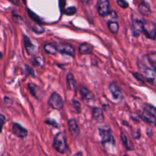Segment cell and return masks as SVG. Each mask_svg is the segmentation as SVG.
Returning <instances> with one entry per match:
<instances>
[{"mask_svg": "<svg viewBox=\"0 0 156 156\" xmlns=\"http://www.w3.org/2000/svg\"><path fill=\"white\" fill-rule=\"evenodd\" d=\"M140 74L147 82L156 85V66L150 60L148 56H144L137 62Z\"/></svg>", "mask_w": 156, "mask_h": 156, "instance_id": "6da1fadb", "label": "cell"}, {"mask_svg": "<svg viewBox=\"0 0 156 156\" xmlns=\"http://www.w3.org/2000/svg\"><path fill=\"white\" fill-rule=\"evenodd\" d=\"M53 147L59 153L64 154L68 149L66 136L64 132H59L53 139Z\"/></svg>", "mask_w": 156, "mask_h": 156, "instance_id": "7a4b0ae2", "label": "cell"}, {"mask_svg": "<svg viewBox=\"0 0 156 156\" xmlns=\"http://www.w3.org/2000/svg\"><path fill=\"white\" fill-rule=\"evenodd\" d=\"M143 33L148 38L155 40L156 37V24L151 21H146L143 24Z\"/></svg>", "mask_w": 156, "mask_h": 156, "instance_id": "3957f363", "label": "cell"}, {"mask_svg": "<svg viewBox=\"0 0 156 156\" xmlns=\"http://www.w3.org/2000/svg\"><path fill=\"white\" fill-rule=\"evenodd\" d=\"M48 104L53 109L61 110L63 108V101L58 93L54 92L51 94L48 101Z\"/></svg>", "mask_w": 156, "mask_h": 156, "instance_id": "277c9868", "label": "cell"}, {"mask_svg": "<svg viewBox=\"0 0 156 156\" xmlns=\"http://www.w3.org/2000/svg\"><path fill=\"white\" fill-rule=\"evenodd\" d=\"M100 135L101 136V143L102 144L106 146V145L109 144L111 146H114L115 144V140H114V137H113L112 134H111V131L109 129H100Z\"/></svg>", "mask_w": 156, "mask_h": 156, "instance_id": "5b68a950", "label": "cell"}, {"mask_svg": "<svg viewBox=\"0 0 156 156\" xmlns=\"http://www.w3.org/2000/svg\"><path fill=\"white\" fill-rule=\"evenodd\" d=\"M98 12L102 17H105L110 14V2L108 0H98Z\"/></svg>", "mask_w": 156, "mask_h": 156, "instance_id": "8992f818", "label": "cell"}, {"mask_svg": "<svg viewBox=\"0 0 156 156\" xmlns=\"http://www.w3.org/2000/svg\"><path fill=\"white\" fill-rule=\"evenodd\" d=\"M58 52L62 54H66L70 56H75V49L69 44H60L57 47Z\"/></svg>", "mask_w": 156, "mask_h": 156, "instance_id": "52a82bcc", "label": "cell"}, {"mask_svg": "<svg viewBox=\"0 0 156 156\" xmlns=\"http://www.w3.org/2000/svg\"><path fill=\"white\" fill-rule=\"evenodd\" d=\"M12 133H13L14 135L19 137V138H25V137L27 136V129L17 123H13V126H12Z\"/></svg>", "mask_w": 156, "mask_h": 156, "instance_id": "ba28073f", "label": "cell"}, {"mask_svg": "<svg viewBox=\"0 0 156 156\" xmlns=\"http://www.w3.org/2000/svg\"><path fill=\"white\" fill-rule=\"evenodd\" d=\"M109 89L111 91V94H112L113 98H114L115 100H120L122 98V91L121 88L118 86L116 83L114 82H111L109 85Z\"/></svg>", "mask_w": 156, "mask_h": 156, "instance_id": "9c48e42d", "label": "cell"}, {"mask_svg": "<svg viewBox=\"0 0 156 156\" xmlns=\"http://www.w3.org/2000/svg\"><path fill=\"white\" fill-rule=\"evenodd\" d=\"M143 24L144 22L140 19H134L133 21V34L135 37L139 35L143 31Z\"/></svg>", "mask_w": 156, "mask_h": 156, "instance_id": "30bf717a", "label": "cell"}, {"mask_svg": "<svg viewBox=\"0 0 156 156\" xmlns=\"http://www.w3.org/2000/svg\"><path fill=\"white\" fill-rule=\"evenodd\" d=\"M69 124V129L71 135L73 136L74 138H77L80 134V129H79V126H78L77 123H76V120L74 119H70L68 122Z\"/></svg>", "mask_w": 156, "mask_h": 156, "instance_id": "8fae6325", "label": "cell"}, {"mask_svg": "<svg viewBox=\"0 0 156 156\" xmlns=\"http://www.w3.org/2000/svg\"><path fill=\"white\" fill-rule=\"evenodd\" d=\"M24 46H25V50L29 55H34L37 52V49L36 46H34L32 44L30 40L26 35H24Z\"/></svg>", "mask_w": 156, "mask_h": 156, "instance_id": "7c38bea8", "label": "cell"}, {"mask_svg": "<svg viewBox=\"0 0 156 156\" xmlns=\"http://www.w3.org/2000/svg\"><path fill=\"white\" fill-rule=\"evenodd\" d=\"M92 117L98 123H102L105 120L103 111L99 108H94L92 109Z\"/></svg>", "mask_w": 156, "mask_h": 156, "instance_id": "4fadbf2b", "label": "cell"}, {"mask_svg": "<svg viewBox=\"0 0 156 156\" xmlns=\"http://www.w3.org/2000/svg\"><path fill=\"white\" fill-rule=\"evenodd\" d=\"M141 117L144 121H146V123H149L151 125H156V117L155 116L152 115V114H150L149 112H148L147 111L145 110L144 112L141 114Z\"/></svg>", "mask_w": 156, "mask_h": 156, "instance_id": "5bb4252c", "label": "cell"}, {"mask_svg": "<svg viewBox=\"0 0 156 156\" xmlns=\"http://www.w3.org/2000/svg\"><path fill=\"white\" fill-rule=\"evenodd\" d=\"M139 12L142 14L144 16H149L151 15V11L150 6L148 3H146V2H142L138 6Z\"/></svg>", "mask_w": 156, "mask_h": 156, "instance_id": "9a60e30c", "label": "cell"}, {"mask_svg": "<svg viewBox=\"0 0 156 156\" xmlns=\"http://www.w3.org/2000/svg\"><path fill=\"white\" fill-rule=\"evenodd\" d=\"M79 90H80V93L82 96V98L84 100L86 101H90L92 100L94 98V94H92L91 91H90L88 89L85 87L82 86V85H80V88H79Z\"/></svg>", "mask_w": 156, "mask_h": 156, "instance_id": "2e32d148", "label": "cell"}, {"mask_svg": "<svg viewBox=\"0 0 156 156\" xmlns=\"http://www.w3.org/2000/svg\"><path fill=\"white\" fill-rule=\"evenodd\" d=\"M93 47L89 44L83 43L79 47V52L81 54H90L92 52Z\"/></svg>", "mask_w": 156, "mask_h": 156, "instance_id": "e0dca14e", "label": "cell"}, {"mask_svg": "<svg viewBox=\"0 0 156 156\" xmlns=\"http://www.w3.org/2000/svg\"><path fill=\"white\" fill-rule=\"evenodd\" d=\"M44 49L47 53L51 55H55L58 52V49L56 46L50 43H46L44 44Z\"/></svg>", "mask_w": 156, "mask_h": 156, "instance_id": "ac0fdd59", "label": "cell"}, {"mask_svg": "<svg viewBox=\"0 0 156 156\" xmlns=\"http://www.w3.org/2000/svg\"><path fill=\"white\" fill-rule=\"evenodd\" d=\"M108 27L110 31L112 34H115L119 31V24L115 21H110L108 22Z\"/></svg>", "mask_w": 156, "mask_h": 156, "instance_id": "d6986e66", "label": "cell"}, {"mask_svg": "<svg viewBox=\"0 0 156 156\" xmlns=\"http://www.w3.org/2000/svg\"><path fill=\"white\" fill-rule=\"evenodd\" d=\"M66 82L69 88L71 90H74L76 87V80L74 79V76L72 73H69L66 76Z\"/></svg>", "mask_w": 156, "mask_h": 156, "instance_id": "ffe728a7", "label": "cell"}, {"mask_svg": "<svg viewBox=\"0 0 156 156\" xmlns=\"http://www.w3.org/2000/svg\"><path fill=\"white\" fill-rule=\"evenodd\" d=\"M28 88H29V91H30V94L34 96L35 98H37V88L38 87L37 85H35L33 83H29L28 84Z\"/></svg>", "mask_w": 156, "mask_h": 156, "instance_id": "44dd1931", "label": "cell"}, {"mask_svg": "<svg viewBox=\"0 0 156 156\" xmlns=\"http://www.w3.org/2000/svg\"><path fill=\"white\" fill-rule=\"evenodd\" d=\"M27 13H28L30 18H31L34 21H35V22L37 23V24H41V19H40V18L36 15V14L34 13V12H32L31 10H30V9H28V10H27Z\"/></svg>", "mask_w": 156, "mask_h": 156, "instance_id": "7402d4cb", "label": "cell"}, {"mask_svg": "<svg viewBox=\"0 0 156 156\" xmlns=\"http://www.w3.org/2000/svg\"><path fill=\"white\" fill-rule=\"evenodd\" d=\"M65 14L67 15H73L76 13V8L74 6H71V7L67 8L66 9H65Z\"/></svg>", "mask_w": 156, "mask_h": 156, "instance_id": "603a6c76", "label": "cell"}, {"mask_svg": "<svg viewBox=\"0 0 156 156\" xmlns=\"http://www.w3.org/2000/svg\"><path fill=\"white\" fill-rule=\"evenodd\" d=\"M146 111H147L148 112H149L150 114H152V115L155 116L156 117V108L154 106H152L150 105H147L146 106V108H145Z\"/></svg>", "mask_w": 156, "mask_h": 156, "instance_id": "cb8c5ba5", "label": "cell"}, {"mask_svg": "<svg viewBox=\"0 0 156 156\" xmlns=\"http://www.w3.org/2000/svg\"><path fill=\"white\" fill-rule=\"evenodd\" d=\"M120 137H121V140H122V141H123V143L125 145V146H126V149H131V148L129 147V141H128L127 137L125 136V134L123 133H121V134H120Z\"/></svg>", "mask_w": 156, "mask_h": 156, "instance_id": "d4e9b609", "label": "cell"}, {"mask_svg": "<svg viewBox=\"0 0 156 156\" xmlns=\"http://www.w3.org/2000/svg\"><path fill=\"white\" fill-rule=\"evenodd\" d=\"M34 63L37 66H43L44 63V58L43 56H37L34 59Z\"/></svg>", "mask_w": 156, "mask_h": 156, "instance_id": "484cf974", "label": "cell"}, {"mask_svg": "<svg viewBox=\"0 0 156 156\" xmlns=\"http://www.w3.org/2000/svg\"><path fill=\"white\" fill-rule=\"evenodd\" d=\"M117 2L118 4V5L120 7L123 8V9H126V8L129 6L127 2H126L125 0H117Z\"/></svg>", "mask_w": 156, "mask_h": 156, "instance_id": "4316f807", "label": "cell"}, {"mask_svg": "<svg viewBox=\"0 0 156 156\" xmlns=\"http://www.w3.org/2000/svg\"><path fill=\"white\" fill-rule=\"evenodd\" d=\"M5 123V117L3 114H0V133H2Z\"/></svg>", "mask_w": 156, "mask_h": 156, "instance_id": "83f0119b", "label": "cell"}, {"mask_svg": "<svg viewBox=\"0 0 156 156\" xmlns=\"http://www.w3.org/2000/svg\"><path fill=\"white\" fill-rule=\"evenodd\" d=\"M73 107H74L75 109L76 110V111H77V112H79L81 110V104L79 103L78 101L73 100Z\"/></svg>", "mask_w": 156, "mask_h": 156, "instance_id": "f1b7e54d", "label": "cell"}, {"mask_svg": "<svg viewBox=\"0 0 156 156\" xmlns=\"http://www.w3.org/2000/svg\"><path fill=\"white\" fill-rule=\"evenodd\" d=\"M46 123H47V124H50V125H52V126H55V127H58V123H56L55 120H47L45 121Z\"/></svg>", "mask_w": 156, "mask_h": 156, "instance_id": "f546056e", "label": "cell"}, {"mask_svg": "<svg viewBox=\"0 0 156 156\" xmlns=\"http://www.w3.org/2000/svg\"><path fill=\"white\" fill-rule=\"evenodd\" d=\"M149 58L150 59V60L152 61L154 63H156V53H152L151 54L148 55Z\"/></svg>", "mask_w": 156, "mask_h": 156, "instance_id": "4dcf8cb0", "label": "cell"}, {"mask_svg": "<svg viewBox=\"0 0 156 156\" xmlns=\"http://www.w3.org/2000/svg\"><path fill=\"white\" fill-rule=\"evenodd\" d=\"M59 8H60L61 11L63 12L65 10V5H66V0H59Z\"/></svg>", "mask_w": 156, "mask_h": 156, "instance_id": "1f68e13d", "label": "cell"}, {"mask_svg": "<svg viewBox=\"0 0 156 156\" xmlns=\"http://www.w3.org/2000/svg\"><path fill=\"white\" fill-rule=\"evenodd\" d=\"M9 2H11L12 3H13L15 5H18V0H9Z\"/></svg>", "mask_w": 156, "mask_h": 156, "instance_id": "d6a6232c", "label": "cell"}, {"mask_svg": "<svg viewBox=\"0 0 156 156\" xmlns=\"http://www.w3.org/2000/svg\"><path fill=\"white\" fill-rule=\"evenodd\" d=\"M73 156H83V155H82V152H77V153L75 154V155H73Z\"/></svg>", "mask_w": 156, "mask_h": 156, "instance_id": "836d02e7", "label": "cell"}, {"mask_svg": "<svg viewBox=\"0 0 156 156\" xmlns=\"http://www.w3.org/2000/svg\"><path fill=\"white\" fill-rule=\"evenodd\" d=\"M81 1H82L83 3H88L89 0H81Z\"/></svg>", "mask_w": 156, "mask_h": 156, "instance_id": "e575fe53", "label": "cell"}, {"mask_svg": "<svg viewBox=\"0 0 156 156\" xmlns=\"http://www.w3.org/2000/svg\"><path fill=\"white\" fill-rule=\"evenodd\" d=\"M22 1H23V2H24V3L26 2V0H22Z\"/></svg>", "mask_w": 156, "mask_h": 156, "instance_id": "d590c367", "label": "cell"}, {"mask_svg": "<svg viewBox=\"0 0 156 156\" xmlns=\"http://www.w3.org/2000/svg\"><path fill=\"white\" fill-rule=\"evenodd\" d=\"M123 156H128V155H123Z\"/></svg>", "mask_w": 156, "mask_h": 156, "instance_id": "8d00e7d4", "label": "cell"}, {"mask_svg": "<svg viewBox=\"0 0 156 156\" xmlns=\"http://www.w3.org/2000/svg\"><path fill=\"white\" fill-rule=\"evenodd\" d=\"M0 24H1V21H0Z\"/></svg>", "mask_w": 156, "mask_h": 156, "instance_id": "74e56055", "label": "cell"}]
</instances>
